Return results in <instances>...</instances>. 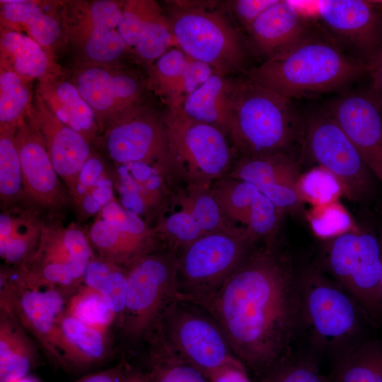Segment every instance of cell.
Segmentation results:
<instances>
[{
    "instance_id": "obj_53",
    "label": "cell",
    "mask_w": 382,
    "mask_h": 382,
    "mask_svg": "<svg viewBox=\"0 0 382 382\" xmlns=\"http://www.w3.org/2000/svg\"><path fill=\"white\" fill-rule=\"evenodd\" d=\"M123 382H149L146 376L140 373L127 371Z\"/></svg>"
},
{
    "instance_id": "obj_6",
    "label": "cell",
    "mask_w": 382,
    "mask_h": 382,
    "mask_svg": "<svg viewBox=\"0 0 382 382\" xmlns=\"http://www.w3.org/2000/svg\"><path fill=\"white\" fill-rule=\"evenodd\" d=\"M155 329L175 353L206 376L224 365L241 363L219 324L198 304L174 299Z\"/></svg>"
},
{
    "instance_id": "obj_24",
    "label": "cell",
    "mask_w": 382,
    "mask_h": 382,
    "mask_svg": "<svg viewBox=\"0 0 382 382\" xmlns=\"http://www.w3.org/2000/svg\"><path fill=\"white\" fill-rule=\"evenodd\" d=\"M38 94L59 120L85 138L96 129L94 111L72 82L48 76L40 79Z\"/></svg>"
},
{
    "instance_id": "obj_38",
    "label": "cell",
    "mask_w": 382,
    "mask_h": 382,
    "mask_svg": "<svg viewBox=\"0 0 382 382\" xmlns=\"http://www.w3.org/2000/svg\"><path fill=\"white\" fill-rule=\"evenodd\" d=\"M258 377V382H330L312 358L293 353Z\"/></svg>"
},
{
    "instance_id": "obj_25",
    "label": "cell",
    "mask_w": 382,
    "mask_h": 382,
    "mask_svg": "<svg viewBox=\"0 0 382 382\" xmlns=\"http://www.w3.org/2000/svg\"><path fill=\"white\" fill-rule=\"evenodd\" d=\"M233 82L214 73L188 95L180 106L188 117L221 130L227 135L228 110Z\"/></svg>"
},
{
    "instance_id": "obj_33",
    "label": "cell",
    "mask_w": 382,
    "mask_h": 382,
    "mask_svg": "<svg viewBox=\"0 0 382 382\" xmlns=\"http://www.w3.org/2000/svg\"><path fill=\"white\" fill-rule=\"evenodd\" d=\"M212 195L226 219L232 224L248 226L253 200L258 190L253 184L224 176L211 185Z\"/></svg>"
},
{
    "instance_id": "obj_13",
    "label": "cell",
    "mask_w": 382,
    "mask_h": 382,
    "mask_svg": "<svg viewBox=\"0 0 382 382\" xmlns=\"http://www.w3.org/2000/svg\"><path fill=\"white\" fill-rule=\"evenodd\" d=\"M67 20V36L71 45L91 64L116 61L127 46L118 25L122 8L110 0L76 4Z\"/></svg>"
},
{
    "instance_id": "obj_27",
    "label": "cell",
    "mask_w": 382,
    "mask_h": 382,
    "mask_svg": "<svg viewBox=\"0 0 382 382\" xmlns=\"http://www.w3.org/2000/svg\"><path fill=\"white\" fill-rule=\"evenodd\" d=\"M227 175L250 183L257 189L278 183H296L300 177L298 163L287 152L241 157Z\"/></svg>"
},
{
    "instance_id": "obj_7",
    "label": "cell",
    "mask_w": 382,
    "mask_h": 382,
    "mask_svg": "<svg viewBox=\"0 0 382 382\" xmlns=\"http://www.w3.org/2000/svg\"><path fill=\"white\" fill-rule=\"evenodd\" d=\"M178 253L165 246L127 270V296L121 325L128 337L149 335L165 308L176 298Z\"/></svg>"
},
{
    "instance_id": "obj_16",
    "label": "cell",
    "mask_w": 382,
    "mask_h": 382,
    "mask_svg": "<svg viewBox=\"0 0 382 382\" xmlns=\"http://www.w3.org/2000/svg\"><path fill=\"white\" fill-rule=\"evenodd\" d=\"M326 111L382 185V108L371 89L345 93Z\"/></svg>"
},
{
    "instance_id": "obj_29",
    "label": "cell",
    "mask_w": 382,
    "mask_h": 382,
    "mask_svg": "<svg viewBox=\"0 0 382 382\" xmlns=\"http://www.w3.org/2000/svg\"><path fill=\"white\" fill-rule=\"evenodd\" d=\"M330 382H382V340L364 341L335 360Z\"/></svg>"
},
{
    "instance_id": "obj_22",
    "label": "cell",
    "mask_w": 382,
    "mask_h": 382,
    "mask_svg": "<svg viewBox=\"0 0 382 382\" xmlns=\"http://www.w3.org/2000/svg\"><path fill=\"white\" fill-rule=\"evenodd\" d=\"M214 72L208 64L190 58L180 49H170L156 61L153 77L168 108L181 105L186 97Z\"/></svg>"
},
{
    "instance_id": "obj_40",
    "label": "cell",
    "mask_w": 382,
    "mask_h": 382,
    "mask_svg": "<svg viewBox=\"0 0 382 382\" xmlns=\"http://www.w3.org/2000/svg\"><path fill=\"white\" fill-rule=\"evenodd\" d=\"M283 213L259 190L251 205L248 234L253 243L276 241L275 237Z\"/></svg>"
},
{
    "instance_id": "obj_46",
    "label": "cell",
    "mask_w": 382,
    "mask_h": 382,
    "mask_svg": "<svg viewBox=\"0 0 382 382\" xmlns=\"http://www.w3.org/2000/svg\"><path fill=\"white\" fill-rule=\"evenodd\" d=\"M297 183L298 182L278 183L261 187L257 190L284 214L298 209L304 202Z\"/></svg>"
},
{
    "instance_id": "obj_41",
    "label": "cell",
    "mask_w": 382,
    "mask_h": 382,
    "mask_svg": "<svg viewBox=\"0 0 382 382\" xmlns=\"http://www.w3.org/2000/svg\"><path fill=\"white\" fill-rule=\"evenodd\" d=\"M317 207L310 216L311 226L316 235L323 238H335L350 231L351 217L340 204L332 202Z\"/></svg>"
},
{
    "instance_id": "obj_39",
    "label": "cell",
    "mask_w": 382,
    "mask_h": 382,
    "mask_svg": "<svg viewBox=\"0 0 382 382\" xmlns=\"http://www.w3.org/2000/svg\"><path fill=\"white\" fill-rule=\"evenodd\" d=\"M297 185L303 201L312 202L317 206L335 202L343 192L337 178L320 166L301 175Z\"/></svg>"
},
{
    "instance_id": "obj_36",
    "label": "cell",
    "mask_w": 382,
    "mask_h": 382,
    "mask_svg": "<svg viewBox=\"0 0 382 382\" xmlns=\"http://www.w3.org/2000/svg\"><path fill=\"white\" fill-rule=\"evenodd\" d=\"M155 231L166 246L178 252L206 235L193 216L180 208L158 219Z\"/></svg>"
},
{
    "instance_id": "obj_52",
    "label": "cell",
    "mask_w": 382,
    "mask_h": 382,
    "mask_svg": "<svg viewBox=\"0 0 382 382\" xmlns=\"http://www.w3.org/2000/svg\"><path fill=\"white\" fill-rule=\"evenodd\" d=\"M83 207L88 212H96L101 207V204L93 197L91 194H88L83 199Z\"/></svg>"
},
{
    "instance_id": "obj_35",
    "label": "cell",
    "mask_w": 382,
    "mask_h": 382,
    "mask_svg": "<svg viewBox=\"0 0 382 382\" xmlns=\"http://www.w3.org/2000/svg\"><path fill=\"white\" fill-rule=\"evenodd\" d=\"M24 80L13 71L1 67V127L16 126L30 104V93Z\"/></svg>"
},
{
    "instance_id": "obj_45",
    "label": "cell",
    "mask_w": 382,
    "mask_h": 382,
    "mask_svg": "<svg viewBox=\"0 0 382 382\" xmlns=\"http://www.w3.org/2000/svg\"><path fill=\"white\" fill-rule=\"evenodd\" d=\"M24 228L23 224L13 220L6 241L0 244L1 257L10 263L23 260L29 253L35 240L33 231Z\"/></svg>"
},
{
    "instance_id": "obj_19",
    "label": "cell",
    "mask_w": 382,
    "mask_h": 382,
    "mask_svg": "<svg viewBox=\"0 0 382 382\" xmlns=\"http://www.w3.org/2000/svg\"><path fill=\"white\" fill-rule=\"evenodd\" d=\"M118 30L127 47L148 61L158 59L175 43L168 17L154 1H128Z\"/></svg>"
},
{
    "instance_id": "obj_28",
    "label": "cell",
    "mask_w": 382,
    "mask_h": 382,
    "mask_svg": "<svg viewBox=\"0 0 382 382\" xmlns=\"http://www.w3.org/2000/svg\"><path fill=\"white\" fill-rule=\"evenodd\" d=\"M1 64L24 79H43L48 76L50 61L37 42L14 30L1 31Z\"/></svg>"
},
{
    "instance_id": "obj_48",
    "label": "cell",
    "mask_w": 382,
    "mask_h": 382,
    "mask_svg": "<svg viewBox=\"0 0 382 382\" xmlns=\"http://www.w3.org/2000/svg\"><path fill=\"white\" fill-rule=\"evenodd\" d=\"M207 376L210 382H251L242 363L224 365L211 371Z\"/></svg>"
},
{
    "instance_id": "obj_26",
    "label": "cell",
    "mask_w": 382,
    "mask_h": 382,
    "mask_svg": "<svg viewBox=\"0 0 382 382\" xmlns=\"http://www.w3.org/2000/svg\"><path fill=\"white\" fill-rule=\"evenodd\" d=\"M17 319L1 309L0 382H14L27 376L33 367V347Z\"/></svg>"
},
{
    "instance_id": "obj_8",
    "label": "cell",
    "mask_w": 382,
    "mask_h": 382,
    "mask_svg": "<svg viewBox=\"0 0 382 382\" xmlns=\"http://www.w3.org/2000/svg\"><path fill=\"white\" fill-rule=\"evenodd\" d=\"M163 119L186 185L211 186L228 174L233 151L221 130L188 117L180 106L168 108Z\"/></svg>"
},
{
    "instance_id": "obj_14",
    "label": "cell",
    "mask_w": 382,
    "mask_h": 382,
    "mask_svg": "<svg viewBox=\"0 0 382 382\" xmlns=\"http://www.w3.org/2000/svg\"><path fill=\"white\" fill-rule=\"evenodd\" d=\"M314 8L335 40L369 66L382 47V1L320 0Z\"/></svg>"
},
{
    "instance_id": "obj_1",
    "label": "cell",
    "mask_w": 382,
    "mask_h": 382,
    "mask_svg": "<svg viewBox=\"0 0 382 382\" xmlns=\"http://www.w3.org/2000/svg\"><path fill=\"white\" fill-rule=\"evenodd\" d=\"M235 357L260 376L289 356L301 330L299 273L277 242L255 246L203 306Z\"/></svg>"
},
{
    "instance_id": "obj_15",
    "label": "cell",
    "mask_w": 382,
    "mask_h": 382,
    "mask_svg": "<svg viewBox=\"0 0 382 382\" xmlns=\"http://www.w3.org/2000/svg\"><path fill=\"white\" fill-rule=\"evenodd\" d=\"M1 309L11 313L28 329L48 356L66 365L56 345L59 318L66 311L68 300L53 287H28L14 283H1Z\"/></svg>"
},
{
    "instance_id": "obj_23",
    "label": "cell",
    "mask_w": 382,
    "mask_h": 382,
    "mask_svg": "<svg viewBox=\"0 0 382 382\" xmlns=\"http://www.w3.org/2000/svg\"><path fill=\"white\" fill-rule=\"evenodd\" d=\"M55 339L66 364L88 366L102 361L108 354L106 331L86 324L66 311L57 320Z\"/></svg>"
},
{
    "instance_id": "obj_50",
    "label": "cell",
    "mask_w": 382,
    "mask_h": 382,
    "mask_svg": "<svg viewBox=\"0 0 382 382\" xmlns=\"http://www.w3.org/2000/svg\"><path fill=\"white\" fill-rule=\"evenodd\" d=\"M369 68V74L371 78L370 89L382 108V47Z\"/></svg>"
},
{
    "instance_id": "obj_21",
    "label": "cell",
    "mask_w": 382,
    "mask_h": 382,
    "mask_svg": "<svg viewBox=\"0 0 382 382\" xmlns=\"http://www.w3.org/2000/svg\"><path fill=\"white\" fill-rule=\"evenodd\" d=\"M305 14L296 1L278 0L247 30L255 47L270 57L309 32Z\"/></svg>"
},
{
    "instance_id": "obj_43",
    "label": "cell",
    "mask_w": 382,
    "mask_h": 382,
    "mask_svg": "<svg viewBox=\"0 0 382 382\" xmlns=\"http://www.w3.org/2000/svg\"><path fill=\"white\" fill-rule=\"evenodd\" d=\"M63 241L70 256V267L74 278L82 281L86 268L93 258L91 249L83 233L70 228L62 232Z\"/></svg>"
},
{
    "instance_id": "obj_12",
    "label": "cell",
    "mask_w": 382,
    "mask_h": 382,
    "mask_svg": "<svg viewBox=\"0 0 382 382\" xmlns=\"http://www.w3.org/2000/svg\"><path fill=\"white\" fill-rule=\"evenodd\" d=\"M303 132L312 158L337 178L349 199L361 200L372 193L375 175L326 110L311 114Z\"/></svg>"
},
{
    "instance_id": "obj_54",
    "label": "cell",
    "mask_w": 382,
    "mask_h": 382,
    "mask_svg": "<svg viewBox=\"0 0 382 382\" xmlns=\"http://www.w3.org/2000/svg\"><path fill=\"white\" fill-rule=\"evenodd\" d=\"M378 238V241L380 244V250H381V292H382V226L380 228Z\"/></svg>"
},
{
    "instance_id": "obj_20",
    "label": "cell",
    "mask_w": 382,
    "mask_h": 382,
    "mask_svg": "<svg viewBox=\"0 0 382 382\" xmlns=\"http://www.w3.org/2000/svg\"><path fill=\"white\" fill-rule=\"evenodd\" d=\"M23 177L26 193L37 202L53 205L59 202L61 188L45 144L30 121L23 118L15 129Z\"/></svg>"
},
{
    "instance_id": "obj_51",
    "label": "cell",
    "mask_w": 382,
    "mask_h": 382,
    "mask_svg": "<svg viewBox=\"0 0 382 382\" xmlns=\"http://www.w3.org/2000/svg\"><path fill=\"white\" fill-rule=\"evenodd\" d=\"M127 371L122 366L86 375L75 382H123Z\"/></svg>"
},
{
    "instance_id": "obj_10",
    "label": "cell",
    "mask_w": 382,
    "mask_h": 382,
    "mask_svg": "<svg viewBox=\"0 0 382 382\" xmlns=\"http://www.w3.org/2000/svg\"><path fill=\"white\" fill-rule=\"evenodd\" d=\"M106 148L115 161L145 164L158 170L174 189L185 179L172 152L163 119L139 105L113 122Z\"/></svg>"
},
{
    "instance_id": "obj_18",
    "label": "cell",
    "mask_w": 382,
    "mask_h": 382,
    "mask_svg": "<svg viewBox=\"0 0 382 382\" xmlns=\"http://www.w3.org/2000/svg\"><path fill=\"white\" fill-rule=\"evenodd\" d=\"M30 116L43 139L55 171L75 195L80 173L90 158L87 139L59 120L38 93Z\"/></svg>"
},
{
    "instance_id": "obj_49",
    "label": "cell",
    "mask_w": 382,
    "mask_h": 382,
    "mask_svg": "<svg viewBox=\"0 0 382 382\" xmlns=\"http://www.w3.org/2000/svg\"><path fill=\"white\" fill-rule=\"evenodd\" d=\"M103 171L101 163L95 158H89L84 164L79 178L75 195L82 188L83 190L96 184Z\"/></svg>"
},
{
    "instance_id": "obj_5",
    "label": "cell",
    "mask_w": 382,
    "mask_h": 382,
    "mask_svg": "<svg viewBox=\"0 0 382 382\" xmlns=\"http://www.w3.org/2000/svg\"><path fill=\"white\" fill-rule=\"evenodd\" d=\"M255 246L241 226L207 233L184 247L178 253L176 299L203 306Z\"/></svg>"
},
{
    "instance_id": "obj_47",
    "label": "cell",
    "mask_w": 382,
    "mask_h": 382,
    "mask_svg": "<svg viewBox=\"0 0 382 382\" xmlns=\"http://www.w3.org/2000/svg\"><path fill=\"white\" fill-rule=\"evenodd\" d=\"M278 0H238L233 1V11L241 23L248 28L265 11Z\"/></svg>"
},
{
    "instance_id": "obj_11",
    "label": "cell",
    "mask_w": 382,
    "mask_h": 382,
    "mask_svg": "<svg viewBox=\"0 0 382 382\" xmlns=\"http://www.w3.org/2000/svg\"><path fill=\"white\" fill-rule=\"evenodd\" d=\"M168 19L175 43L190 58L222 76L241 65L244 53L238 34L219 13L181 6L173 9Z\"/></svg>"
},
{
    "instance_id": "obj_37",
    "label": "cell",
    "mask_w": 382,
    "mask_h": 382,
    "mask_svg": "<svg viewBox=\"0 0 382 382\" xmlns=\"http://www.w3.org/2000/svg\"><path fill=\"white\" fill-rule=\"evenodd\" d=\"M16 127H1L0 195L4 199L16 195L23 186L20 158L14 136Z\"/></svg>"
},
{
    "instance_id": "obj_55",
    "label": "cell",
    "mask_w": 382,
    "mask_h": 382,
    "mask_svg": "<svg viewBox=\"0 0 382 382\" xmlns=\"http://www.w3.org/2000/svg\"><path fill=\"white\" fill-rule=\"evenodd\" d=\"M14 382H38L35 378L30 376H27L21 379L17 380Z\"/></svg>"
},
{
    "instance_id": "obj_3",
    "label": "cell",
    "mask_w": 382,
    "mask_h": 382,
    "mask_svg": "<svg viewBox=\"0 0 382 382\" xmlns=\"http://www.w3.org/2000/svg\"><path fill=\"white\" fill-rule=\"evenodd\" d=\"M302 127L291 99L249 78L233 82L227 135L242 157L289 153Z\"/></svg>"
},
{
    "instance_id": "obj_44",
    "label": "cell",
    "mask_w": 382,
    "mask_h": 382,
    "mask_svg": "<svg viewBox=\"0 0 382 382\" xmlns=\"http://www.w3.org/2000/svg\"><path fill=\"white\" fill-rule=\"evenodd\" d=\"M101 216L110 224L124 231L139 235L157 233L155 229H150L138 214L114 201L105 204L101 209Z\"/></svg>"
},
{
    "instance_id": "obj_4",
    "label": "cell",
    "mask_w": 382,
    "mask_h": 382,
    "mask_svg": "<svg viewBox=\"0 0 382 382\" xmlns=\"http://www.w3.org/2000/svg\"><path fill=\"white\" fill-rule=\"evenodd\" d=\"M299 277L301 330L305 331L313 352L337 359L363 342L358 338L361 316H366L356 300L316 267L299 272Z\"/></svg>"
},
{
    "instance_id": "obj_17",
    "label": "cell",
    "mask_w": 382,
    "mask_h": 382,
    "mask_svg": "<svg viewBox=\"0 0 382 382\" xmlns=\"http://www.w3.org/2000/svg\"><path fill=\"white\" fill-rule=\"evenodd\" d=\"M72 83L94 111L97 119L115 122L139 105L144 90L137 76L127 71L91 64L77 71Z\"/></svg>"
},
{
    "instance_id": "obj_42",
    "label": "cell",
    "mask_w": 382,
    "mask_h": 382,
    "mask_svg": "<svg viewBox=\"0 0 382 382\" xmlns=\"http://www.w3.org/2000/svg\"><path fill=\"white\" fill-rule=\"evenodd\" d=\"M127 270L115 264L108 277L97 291L122 323L127 296Z\"/></svg>"
},
{
    "instance_id": "obj_31",
    "label": "cell",
    "mask_w": 382,
    "mask_h": 382,
    "mask_svg": "<svg viewBox=\"0 0 382 382\" xmlns=\"http://www.w3.org/2000/svg\"><path fill=\"white\" fill-rule=\"evenodd\" d=\"M189 212L205 234L217 231H232L238 226L229 221L215 200L211 186L186 185L178 189L173 202Z\"/></svg>"
},
{
    "instance_id": "obj_9",
    "label": "cell",
    "mask_w": 382,
    "mask_h": 382,
    "mask_svg": "<svg viewBox=\"0 0 382 382\" xmlns=\"http://www.w3.org/2000/svg\"><path fill=\"white\" fill-rule=\"evenodd\" d=\"M328 270L358 303L373 325L382 322L381 250L378 236L348 231L333 238L326 257Z\"/></svg>"
},
{
    "instance_id": "obj_2",
    "label": "cell",
    "mask_w": 382,
    "mask_h": 382,
    "mask_svg": "<svg viewBox=\"0 0 382 382\" xmlns=\"http://www.w3.org/2000/svg\"><path fill=\"white\" fill-rule=\"evenodd\" d=\"M369 69L335 40L308 32L252 69L248 78L292 99L344 88Z\"/></svg>"
},
{
    "instance_id": "obj_32",
    "label": "cell",
    "mask_w": 382,
    "mask_h": 382,
    "mask_svg": "<svg viewBox=\"0 0 382 382\" xmlns=\"http://www.w3.org/2000/svg\"><path fill=\"white\" fill-rule=\"evenodd\" d=\"M149 382H210L200 370L175 353L158 332L153 334Z\"/></svg>"
},
{
    "instance_id": "obj_30",
    "label": "cell",
    "mask_w": 382,
    "mask_h": 382,
    "mask_svg": "<svg viewBox=\"0 0 382 382\" xmlns=\"http://www.w3.org/2000/svg\"><path fill=\"white\" fill-rule=\"evenodd\" d=\"M1 17L8 23L25 26L30 37L42 47L53 45L61 34L57 20L33 1L1 0Z\"/></svg>"
},
{
    "instance_id": "obj_34",
    "label": "cell",
    "mask_w": 382,
    "mask_h": 382,
    "mask_svg": "<svg viewBox=\"0 0 382 382\" xmlns=\"http://www.w3.org/2000/svg\"><path fill=\"white\" fill-rule=\"evenodd\" d=\"M66 313L86 324L106 332L117 319L102 294L85 285L68 299Z\"/></svg>"
}]
</instances>
